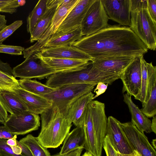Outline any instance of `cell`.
Here are the masks:
<instances>
[{
	"instance_id": "20",
	"label": "cell",
	"mask_w": 156,
	"mask_h": 156,
	"mask_svg": "<svg viewBox=\"0 0 156 156\" xmlns=\"http://www.w3.org/2000/svg\"><path fill=\"white\" fill-rule=\"evenodd\" d=\"M123 101L127 105L131 115V122L141 132L150 133L151 121L141 111L133 102L131 96L127 93L123 94Z\"/></svg>"
},
{
	"instance_id": "39",
	"label": "cell",
	"mask_w": 156,
	"mask_h": 156,
	"mask_svg": "<svg viewBox=\"0 0 156 156\" xmlns=\"http://www.w3.org/2000/svg\"><path fill=\"white\" fill-rule=\"evenodd\" d=\"M16 137L13 135L5 126H0V139H8Z\"/></svg>"
},
{
	"instance_id": "2",
	"label": "cell",
	"mask_w": 156,
	"mask_h": 156,
	"mask_svg": "<svg viewBox=\"0 0 156 156\" xmlns=\"http://www.w3.org/2000/svg\"><path fill=\"white\" fill-rule=\"evenodd\" d=\"M105 108L104 103L92 101L86 107L79 125L82 126L84 131V148L93 156H101L108 120Z\"/></svg>"
},
{
	"instance_id": "49",
	"label": "cell",
	"mask_w": 156,
	"mask_h": 156,
	"mask_svg": "<svg viewBox=\"0 0 156 156\" xmlns=\"http://www.w3.org/2000/svg\"><path fill=\"white\" fill-rule=\"evenodd\" d=\"M152 145H153V147L155 150L156 147V139L153 140L152 142Z\"/></svg>"
},
{
	"instance_id": "36",
	"label": "cell",
	"mask_w": 156,
	"mask_h": 156,
	"mask_svg": "<svg viewBox=\"0 0 156 156\" xmlns=\"http://www.w3.org/2000/svg\"><path fill=\"white\" fill-rule=\"evenodd\" d=\"M106 156H117V152L112 145L107 136H106L103 145Z\"/></svg>"
},
{
	"instance_id": "16",
	"label": "cell",
	"mask_w": 156,
	"mask_h": 156,
	"mask_svg": "<svg viewBox=\"0 0 156 156\" xmlns=\"http://www.w3.org/2000/svg\"><path fill=\"white\" fill-rule=\"evenodd\" d=\"M14 93L28 111L35 114L41 115L52 106L51 101L46 98L28 92L21 87L16 89Z\"/></svg>"
},
{
	"instance_id": "3",
	"label": "cell",
	"mask_w": 156,
	"mask_h": 156,
	"mask_svg": "<svg viewBox=\"0 0 156 156\" xmlns=\"http://www.w3.org/2000/svg\"><path fill=\"white\" fill-rule=\"evenodd\" d=\"M41 129L37 137L39 141L47 148L58 147L69 133L72 123L56 106L41 114Z\"/></svg>"
},
{
	"instance_id": "9",
	"label": "cell",
	"mask_w": 156,
	"mask_h": 156,
	"mask_svg": "<svg viewBox=\"0 0 156 156\" xmlns=\"http://www.w3.org/2000/svg\"><path fill=\"white\" fill-rule=\"evenodd\" d=\"M58 73L44 66L34 55L26 58L23 62L12 69L13 76L22 79L41 80Z\"/></svg>"
},
{
	"instance_id": "45",
	"label": "cell",
	"mask_w": 156,
	"mask_h": 156,
	"mask_svg": "<svg viewBox=\"0 0 156 156\" xmlns=\"http://www.w3.org/2000/svg\"><path fill=\"white\" fill-rule=\"evenodd\" d=\"M151 129L152 132H154L155 134H156V117L155 115L153 117V118L151 121Z\"/></svg>"
},
{
	"instance_id": "41",
	"label": "cell",
	"mask_w": 156,
	"mask_h": 156,
	"mask_svg": "<svg viewBox=\"0 0 156 156\" xmlns=\"http://www.w3.org/2000/svg\"><path fill=\"white\" fill-rule=\"evenodd\" d=\"M16 141L17 145L21 149L22 155L24 156H33L30 151L26 145L20 143L17 140Z\"/></svg>"
},
{
	"instance_id": "17",
	"label": "cell",
	"mask_w": 156,
	"mask_h": 156,
	"mask_svg": "<svg viewBox=\"0 0 156 156\" xmlns=\"http://www.w3.org/2000/svg\"><path fill=\"white\" fill-rule=\"evenodd\" d=\"M95 1L79 0L56 32L65 31L80 26L87 11Z\"/></svg>"
},
{
	"instance_id": "33",
	"label": "cell",
	"mask_w": 156,
	"mask_h": 156,
	"mask_svg": "<svg viewBox=\"0 0 156 156\" xmlns=\"http://www.w3.org/2000/svg\"><path fill=\"white\" fill-rule=\"evenodd\" d=\"M23 24V21L18 20L9 25H6L0 30V44L12 35Z\"/></svg>"
},
{
	"instance_id": "37",
	"label": "cell",
	"mask_w": 156,
	"mask_h": 156,
	"mask_svg": "<svg viewBox=\"0 0 156 156\" xmlns=\"http://www.w3.org/2000/svg\"><path fill=\"white\" fill-rule=\"evenodd\" d=\"M147 9L152 19L156 22V0H147Z\"/></svg>"
},
{
	"instance_id": "42",
	"label": "cell",
	"mask_w": 156,
	"mask_h": 156,
	"mask_svg": "<svg viewBox=\"0 0 156 156\" xmlns=\"http://www.w3.org/2000/svg\"><path fill=\"white\" fill-rule=\"evenodd\" d=\"M83 148H80L65 154H56L51 156H80Z\"/></svg>"
},
{
	"instance_id": "11",
	"label": "cell",
	"mask_w": 156,
	"mask_h": 156,
	"mask_svg": "<svg viewBox=\"0 0 156 156\" xmlns=\"http://www.w3.org/2000/svg\"><path fill=\"white\" fill-rule=\"evenodd\" d=\"M141 57L136 58L120 77L123 84L122 93L126 92L127 94L139 101L142 80Z\"/></svg>"
},
{
	"instance_id": "35",
	"label": "cell",
	"mask_w": 156,
	"mask_h": 156,
	"mask_svg": "<svg viewBox=\"0 0 156 156\" xmlns=\"http://www.w3.org/2000/svg\"><path fill=\"white\" fill-rule=\"evenodd\" d=\"M7 140L5 139H0V156H24L15 154L11 147L7 144Z\"/></svg>"
},
{
	"instance_id": "28",
	"label": "cell",
	"mask_w": 156,
	"mask_h": 156,
	"mask_svg": "<svg viewBox=\"0 0 156 156\" xmlns=\"http://www.w3.org/2000/svg\"><path fill=\"white\" fill-rule=\"evenodd\" d=\"M47 1V0H39L27 17V32L30 34L46 10Z\"/></svg>"
},
{
	"instance_id": "27",
	"label": "cell",
	"mask_w": 156,
	"mask_h": 156,
	"mask_svg": "<svg viewBox=\"0 0 156 156\" xmlns=\"http://www.w3.org/2000/svg\"><path fill=\"white\" fill-rule=\"evenodd\" d=\"M20 87L23 89L32 93L43 95L48 94L56 88L48 87L36 80L20 79L18 80Z\"/></svg>"
},
{
	"instance_id": "1",
	"label": "cell",
	"mask_w": 156,
	"mask_h": 156,
	"mask_svg": "<svg viewBox=\"0 0 156 156\" xmlns=\"http://www.w3.org/2000/svg\"><path fill=\"white\" fill-rule=\"evenodd\" d=\"M72 46L92 59L124 56L140 57L148 50L130 27L120 25L108 24L95 33L82 37Z\"/></svg>"
},
{
	"instance_id": "7",
	"label": "cell",
	"mask_w": 156,
	"mask_h": 156,
	"mask_svg": "<svg viewBox=\"0 0 156 156\" xmlns=\"http://www.w3.org/2000/svg\"><path fill=\"white\" fill-rule=\"evenodd\" d=\"M79 0H62L61 5L56 11L51 23L39 39L35 44L25 49L23 51V57L34 55L44 48L46 43L57 31L69 12Z\"/></svg>"
},
{
	"instance_id": "23",
	"label": "cell",
	"mask_w": 156,
	"mask_h": 156,
	"mask_svg": "<svg viewBox=\"0 0 156 156\" xmlns=\"http://www.w3.org/2000/svg\"><path fill=\"white\" fill-rule=\"evenodd\" d=\"M59 154L68 153L80 148H84L85 143L83 127L80 125L69 133L65 138Z\"/></svg>"
},
{
	"instance_id": "13",
	"label": "cell",
	"mask_w": 156,
	"mask_h": 156,
	"mask_svg": "<svg viewBox=\"0 0 156 156\" xmlns=\"http://www.w3.org/2000/svg\"><path fill=\"white\" fill-rule=\"evenodd\" d=\"M119 122L112 116L108 117L106 135L116 152L124 154H131L134 150L120 126Z\"/></svg>"
},
{
	"instance_id": "10",
	"label": "cell",
	"mask_w": 156,
	"mask_h": 156,
	"mask_svg": "<svg viewBox=\"0 0 156 156\" xmlns=\"http://www.w3.org/2000/svg\"><path fill=\"white\" fill-rule=\"evenodd\" d=\"M38 115L26 111L18 115L10 114L3 124L13 135H23L38 129Z\"/></svg>"
},
{
	"instance_id": "5",
	"label": "cell",
	"mask_w": 156,
	"mask_h": 156,
	"mask_svg": "<svg viewBox=\"0 0 156 156\" xmlns=\"http://www.w3.org/2000/svg\"><path fill=\"white\" fill-rule=\"evenodd\" d=\"M45 85L55 88L73 84H97L102 82V73L91 63L82 69L62 72L53 74L46 78Z\"/></svg>"
},
{
	"instance_id": "51",
	"label": "cell",
	"mask_w": 156,
	"mask_h": 156,
	"mask_svg": "<svg viewBox=\"0 0 156 156\" xmlns=\"http://www.w3.org/2000/svg\"><path fill=\"white\" fill-rule=\"evenodd\" d=\"M5 121L1 116L0 115V122L3 124L5 122Z\"/></svg>"
},
{
	"instance_id": "44",
	"label": "cell",
	"mask_w": 156,
	"mask_h": 156,
	"mask_svg": "<svg viewBox=\"0 0 156 156\" xmlns=\"http://www.w3.org/2000/svg\"><path fill=\"white\" fill-rule=\"evenodd\" d=\"M7 22L5 16L0 14V30L6 25Z\"/></svg>"
},
{
	"instance_id": "22",
	"label": "cell",
	"mask_w": 156,
	"mask_h": 156,
	"mask_svg": "<svg viewBox=\"0 0 156 156\" xmlns=\"http://www.w3.org/2000/svg\"><path fill=\"white\" fill-rule=\"evenodd\" d=\"M94 94L92 92L81 96L69 107L65 117L76 126L79 125L81 117L88 104L92 101Z\"/></svg>"
},
{
	"instance_id": "6",
	"label": "cell",
	"mask_w": 156,
	"mask_h": 156,
	"mask_svg": "<svg viewBox=\"0 0 156 156\" xmlns=\"http://www.w3.org/2000/svg\"><path fill=\"white\" fill-rule=\"evenodd\" d=\"M96 85L89 83L67 84L42 96L51 101L52 106L57 107L65 117L72 104L81 96L91 92Z\"/></svg>"
},
{
	"instance_id": "19",
	"label": "cell",
	"mask_w": 156,
	"mask_h": 156,
	"mask_svg": "<svg viewBox=\"0 0 156 156\" xmlns=\"http://www.w3.org/2000/svg\"><path fill=\"white\" fill-rule=\"evenodd\" d=\"M45 57L88 60L92 59L89 55L73 46L44 48L38 52Z\"/></svg>"
},
{
	"instance_id": "24",
	"label": "cell",
	"mask_w": 156,
	"mask_h": 156,
	"mask_svg": "<svg viewBox=\"0 0 156 156\" xmlns=\"http://www.w3.org/2000/svg\"><path fill=\"white\" fill-rule=\"evenodd\" d=\"M0 102L6 111L13 115H18L28 111L22 101L12 92H0Z\"/></svg>"
},
{
	"instance_id": "43",
	"label": "cell",
	"mask_w": 156,
	"mask_h": 156,
	"mask_svg": "<svg viewBox=\"0 0 156 156\" xmlns=\"http://www.w3.org/2000/svg\"><path fill=\"white\" fill-rule=\"evenodd\" d=\"M0 115L4 120L5 122L8 119V115L7 112L6 111L0 102Z\"/></svg>"
},
{
	"instance_id": "21",
	"label": "cell",
	"mask_w": 156,
	"mask_h": 156,
	"mask_svg": "<svg viewBox=\"0 0 156 156\" xmlns=\"http://www.w3.org/2000/svg\"><path fill=\"white\" fill-rule=\"evenodd\" d=\"M82 37L81 26L66 31L56 32L46 43L44 48L72 46Z\"/></svg>"
},
{
	"instance_id": "47",
	"label": "cell",
	"mask_w": 156,
	"mask_h": 156,
	"mask_svg": "<svg viewBox=\"0 0 156 156\" xmlns=\"http://www.w3.org/2000/svg\"><path fill=\"white\" fill-rule=\"evenodd\" d=\"M16 137L7 139L6 143L10 147L17 145Z\"/></svg>"
},
{
	"instance_id": "25",
	"label": "cell",
	"mask_w": 156,
	"mask_h": 156,
	"mask_svg": "<svg viewBox=\"0 0 156 156\" xmlns=\"http://www.w3.org/2000/svg\"><path fill=\"white\" fill-rule=\"evenodd\" d=\"M142 80L140 101L142 106L147 102L150 95L152 86L151 75V64L147 62L143 56L141 58Z\"/></svg>"
},
{
	"instance_id": "14",
	"label": "cell",
	"mask_w": 156,
	"mask_h": 156,
	"mask_svg": "<svg viewBox=\"0 0 156 156\" xmlns=\"http://www.w3.org/2000/svg\"><path fill=\"white\" fill-rule=\"evenodd\" d=\"M109 19L123 26H131V0H101Z\"/></svg>"
},
{
	"instance_id": "30",
	"label": "cell",
	"mask_w": 156,
	"mask_h": 156,
	"mask_svg": "<svg viewBox=\"0 0 156 156\" xmlns=\"http://www.w3.org/2000/svg\"><path fill=\"white\" fill-rule=\"evenodd\" d=\"M147 118L153 117L156 114V76L152 80L150 95L146 104L140 109Z\"/></svg>"
},
{
	"instance_id": "40",
	"label": "cell",
	"mask_w": 156,
	"mask_h": 156,
	"mask_svg": "<svg viewBox=\"0 0 156 156\" xmlns=\"http://www.w3.org/2000/svg\"><path fill=\"white\" fill-rule=\"evenodd\" d=\"M0 70L11 75H12V69L10 65L0 59Z\"/></svg>"
},
{
	"instance_id": "29",
	"label": "cell",
	"mask_w": 156,
	"mask_h": 156,
	"mask_svg": "<svg viewBox=\"0 0 156 156\" xmlns=\"http://www.w3.org/2000/svg\"><path fill=\"white\" fill-rule=\"evenodd\" d=\"M19 142L29 148L33 156H51L47 148L40 143L37 137L31 134L27 135Z\"/></svg>"
},
{
	"instance_id": "31",
	"label": "cell",
	"mask_w": 156,
	"mask_h": 156,
	"mask_svg": "<svg viewBox=\"0 0 156 156\" xmlns=\"http://www.w3.org/2000/svg\"><path fill=\"white\" fill-rule=\"evenodd\" d=\"M20 87L18 80L13 75L0 70V92L5 91L14 93L16 89Z\"/></svg>"
},
{
	"instance_id": "4",
	"label": "cell",
	"mask_w": 156,
	"mask_h": 156,
	"mask_svg": "<svg viewBox=\"0 0 156 156\" xmlns=\"http://www.w3.org/2000/svg\"><path fill=\"white\" fill-rule=\"evenodd\" d=\"M130 22V28L148 49L155 50L156 22L148 11L147 0H131Z\"/></svg>"
},
{
	"instance_id": "46",
	"label": "cell",
	"mask_w": 156,
	"mask_h": 156,
	"mask_svg": "<svg viewBox=\"0 0 156 156\" xmlns=\"http://www.w3.org/2000/svg\"><path fill=\"white\" fill-rule=\"evenodd\" d=\"M116 152L117 156H141L140 154L135 150L132 153L129 154H122L119 152Z\"/></svg>"
},
{
	"instance_id": "50",
	"label": "cell",
	"mask_w": 156,
	"mask_h": 156,
	"mask_svg": "<svg viewBox=\"0 0 156 156\" xmlns=\"http://www.w3.org/2000/svg\"><path fill=\"white\" fill-rule=\"evenodd\" d=\"M82 156H93V155L89 152L86 151Z\"/></svg>"
},
{
	"instance_id": "34",
	"label": "cell",
	"mask_w": 156,
	"mask_h": 156,
	"mask_svg": "<svg viewBox=\"0 0 156 156\" xmlns=\"http://www.w3.org/2000/svg\"><path fill=\"white\" fill-rule=\"evenodd\" d=\"M24 47L21 46L9 45L0 44V53L11 55H21L24 50Z\"/></svg>"
},
{
	"instance_id": "26",
	"label": "cell",
	"mask_w": 156,
	"mask_h": 156,
	"mask_svg": "<svg viewBox=\"0 0 156 156\" xmlns=\"http://www.w3.org/2000/svg\"><path fill=\"white\" fill-rule=\"evenodd\" d=\"M58 5L47 8L46 10L39 20L32 33L30 34V43L37 41L49 27Z\"/></svg>"
},
{
	"instance_id": "32",
	"label": "cell",
	"mask_w": 156,
	"mask_h": 156,
	"mask_svg": "<svg viewBox=\"0 0 156 156\" xmlns=\"http://www.w3.org/2000/svg\"><path fill=\"white\" fill-rule=\"evenodd\" d=\"M22 1L0 0V12L12 14L16 12L18 8L23 5Z\"/></svg>"
},
{
	"instance_id": "15",
	"label": "cell",
	"mask_w": 156,
	"mask_h": 156,
	"mask_svg": "<svg viewBox=\"0 0 156 156\" xmlns=\"http://www.w3.org/2000/svg\"><path fill=\"white\" fill-rule=\"evenodd\" d=\"M34 55L44 66L60 73L81 70L91 62L88 60L44 57L38 53Z\"/></svg>"
},
{
	"instance_id": "12",
	"label": "cell",
	"mask_w": 156,
	"mask_h": 156,
	"mask_svg": "<svg viewBox=\"0 0 156 156\" xmlns=\"http://www.w3.org/2000/svg\"><path fill=\"white\" fill-rule=\"evenodd\" d=\"M119 124L134 150L141 156H156L155 150L149 143L144 133L140 132L131 122Z\"/></svg>"
},
{
	"instance_id": "18",
	"label": "cell",
	"mask_w": 156,
	"mask_h": 156,
	"mask_svg": "<svg viewBox=\"0 0 156 156\" xmlns=\"http://www.w3.org/2000/svg\"><path fill=\"white\" fill-rule=\"evenodd\" d=\"M136 58L124 56L93 59L91 61L93 64L98 69L120 76L126 68Z\"/></svg>"
},
{
	"instance_id": "38",
	"label": "cell",
	"mask_w": 156,
	"mask_h": 156,
	"mask_svg": "<svg viewBox=\"0 0 156 156\" xmlns=\"http://www.w3.org/2000/svg\"><path fill=\"white\" fill-rule=\"evenodd\" d=\"M108 85V84L101 82L98 83L96 88L94 90V92L96 93V94L93 97V100L105 92L107 89Z\"/></svg>"
},
{
	"instance_id": "48",
	"label": "cell",
	"mask_w": 156,
	"mask_h": 156,
	"mask_svg": "<svg viewBox=\"0 0 156 156\" xmlns=\"http://www.w3.org/2000/svg\"><path fill=\"white\" fill-rule=\"evenodd\" d=\"M13 152L17 154H21L22 150L20 147L17 145L11 147Z\"/></svg>"
},
{
	"instance_id": "8",
	"label": "cell",
	"mask_w": 156,
	"mask_h": 156,
	"mask_svg": "<svg viewBox=\"0 0 156 156\" xmlns=\"http://www.w3.org/2000/svg\"><path fill=\"white\" fill-rule=\"evenodd\" d=\"M109 19L101 0H95L87 11L81 24L83 36L95 33L106 27Z\"/></svg>"
}]
</instances>
